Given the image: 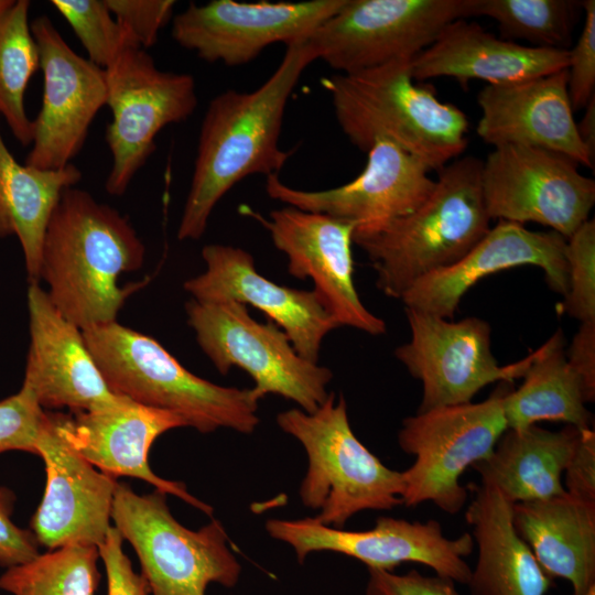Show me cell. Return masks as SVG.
Masks as SVG:
<instances>
[{"instance_id": "1", "label": "cell", "mask_w": 595, "mask_h": 595, "mask_svg": "<svg viewBox=\"0 0 595 595\" xmlns=\"http://www.w3.org/2000/svg\"><path fill=\"white\" fill-rule=\"evenodd\" d=\"M316 60L305 40L286 45L270 77L252 91L226 90L203 118L191 186L177 230L199 239L216 204L249 175L278 174L290 153L280 148L285 107L303 72Z\"/></svg>"}, {"instance_id": "2", "label": "cell", "mask_w": 595, "mask_h": 595, "mask_svg": "<svg viewBox=\"0 0 595 595\" xmlns=\"http://www.w3.org/2000/svg\"><path fill=\"white\" fill-rule=\"evenodd\" d=\"M145 247L129 219L88 192L66 188L46 227L40 280L60 313L82 331L117 322L136 290L119 286L140 269Z\"/></svg>"}, {"instance_id": "3", "label": "cell", "mask_w": 595, "mask_h": 595, "mask_svg": "<svg viewBox=\"0 0 595 595\" xmlns=\"http://www.w3.org/2000/svg\"><path fill=\"white\" fill-rule=\"evenodd\" d=\"M482 163L473 155L451 161L439 170L431 195L413 213L354 230L353 241L368 256L385 295L400 300L418 280L458 261L488 232Z\"/></svg>"}, {"instance_id": "4", "label": "cell", "mask_w": 595, "mask_h": 595, "mask_svg": "<svg viewBox=\"0 0 595 595\" xmlns=\"http://www.w3.org/2000/svg\"><path fill=\"white\" fill-rule=\"evenodd\" d=\"M411 61L337 74L323 85L342 131L356 148L367 153L376 141L388 140L439 171L465 151L469 123L432 86L414 80Z\"/></svg>"}, {"instance_id": "5", "label": "cell", "mask_w": 595, "mask_h": 595, "mask_svg": "<svg viewBox=\"0 0 595 595\" xmlns=\"http://www.w3.org/2000/svg\"><path fill=\"white\" fill-rule=\"evenodd\" d=\"M83 335L115 394L175 413L202 433L226 428L249 434L259 424L251 388L224 387L192 374L156 339L117 322Z\"/></svg>"}, {"instance_id": "6", "label": "cell", "mask_w": 595, "mask_h": 595, "mask_svg": "<svg viewBox=\"0 0 595 595\" xmlns=\"http://www.w3.org/2000/svg\"><path fill=\"white\" fill-rule=\"evenodd\" d=\"M282 431L304 447L309 466L300 486L304 506L314 519L343 528L365 510H391L402 505V472L386 466L353 432L343 394L329 392L314 411L290 409L277 415Z\"/></svg>"}, {"instance_id": "7", "label": "cell", "mask_w": 595, "mask_h": 595, "mask_svg": "<svg viewBox=\"0 0 595 595\" xmlns=\"http://www.w3.org/2000/svg\"><path fill=\"white\" fill-rule=\"evenodd\" d=\"M111 519L134 549L152 595H205L212 583L230 588L239 581L241 565L221 522L213 519L196 531L185 528L158 489L138 495L118 483Z\"/></svg>"}, {"instance_id": "8", "label": "cell", "mask_w": 595, "mask_h": 595, "mask_svg": "<svg viewBox=\"0 0 595 595\" xmlns=\"http://www.w3.org/2000/svg\"><path fill=\"white\" fill-rule=\"evenodd\" d=\"M511 385L499 382L480 402L435 408L402 420L398 443L414 456L402 472V505L432 502L448 515L464 508L468 490L461 477L493 453L508 429L504 399Z\"/></svg>"}, {"instance_id": "9", "label": "cell", "mask_w": 595, "mask_h": 595, "mask_svg": "<svg viewBox=\"0 0 595 595\" xmlns=\"http://www.w3.org/2000/svg\"><path fill=\"white\" fill-rule=\"evenodd\" d=\"M185 310L197 344L217 371L226 375L232 367L246 371L259 400L281 396L307 413L326 400L333 372L304 359L274 323L256 321L245 304L232 300L192 299Z\"/></svg>"}, {"instance_id": "10", "label": "cell", "mask_w": 595, "mask_h": 595, "mask_svg": "<svg viewBox=\"0 0 595 595\" xmlns=\"http://www.w3.org/2000/svg\"><path fill=\"white\" fill-rule=\"evenodd\" d=\"M473 0H345L305 40L316 60L354 74L413 60L451 22L470 17Z\"/></svg>"}, {"instance_id": "11", "label": "cell", "mask_w": 595, "mask_h": 595, "mask_svg": "<svg viewBox=\"0 0 595 595\" xmlns=\"http://www.w3.org/2000/svg\"><path fill=\"white\" fill-rule=\"evenodd\" d=\"M105 72L111 110L106 142L112 156L106 191L119 196L154 152L158 133L194 112L196 85L190 74L159 69L136 44L127 46Z\"/></svg>"}, {"instance_id": "12", "label": "cell", "mask_w": 595, "mask_h": 595, "mask_svg": "<svg viewBox=\"0 0 595 595\" xmlns=\"http://www.w3.org/2000/svg\"><path fill=\"white\" fill-rule=\"evenodd\" d=\"M480 185L490 220L537 223L565 239L595 204V182L574 161L532 147L494 148L482 163Z\"/></svg>"}, {"instance_id": "13", "label": "cell", "mask_w": 595, "mask_h": 595, "mask_svg": "<svg viewBox=\"0 0 595 595\" xmlns=\"http://www.w3.org/2000/svg\"><path fill=\"white\" fill-rule=\"evenodd\" d=\"M410 339L394 349L396 358L422 383L416 412L472 402L486 386L522 378L534 350L499 366L491 351V327L483 318L453 322L404 307Z\"/></svg>"}, {"instance_id": "14", "label": "cell", "mask_w": 595, "mask_h": 595, "mask_svg": "<svg viewBox=\"0 0 595 595\" xmlns=\"http://www.w3.org/2000/svg\"><path fill=\"white\" fill-rule=\"evenodd\" d=\"M266 530L291 545L301 564L312 552L331 551L354 558L368 569L393 571L403 563L422 564L465 585L472 573L465 560L475 548L472 534L448 538L433 519L421 522L382 516L372 528L360 531L324 526L311 517L269 519Z\"/></svg>"}, {"instance_id": "15", "label": "cell", "mask_w": 595, "mask_h": 595, "mask_svg": "<svg viewBox=\"0 0 595 595\" xmlns=\"http://www.w3.org/2000/svg\"><path fill=\"white\" fill-rule=\"evenodd\" d=\"M344 3L345 0L192 2L173 17L172 36L180 46L208 63L239 66L271 44L306 40Z\"/></svg>"}, {"instance_id": "16", "label": "cell", "mask_w": 595, "mask_h": 595, "mask_svg": "<svg viewBox=\"0 0 595 595\" xmlns=\"http://www.w3.org/2000/svg\"><path fill=\"white\" fill-rule=\"evenodd\" d=\"M31 31L44 83L25 164L63 169L80 152L93 120L107 105L106 72L73 51L48 17L34 19Z\"/></svg>"}, {"instance_id": "17", "label": "cell", "mask_w": 595, "mask_h": 595, "mask_svg": "<svg viewBox=\"0 0 595 595\" xmlns=\"http://www.w3.org/2000/svg\"><path fill=\"white\" fill-rule=\"evenodd\" d=\"M415 156L388 140H378L367 152L361 173L350 182L327 190L294 188L278 174L266 178L270 198L301 210L325 214L369 229L408 216L431 195L435 180Z\"/></svg>"}, {"instance_id": "18", "label": "cell", "mask_w": 595, "mask_h": 595, "mask_svg": "<svg viewBox=\"0 0 595 595\" xmlns=\"http://www.w3.org/2000/svg\"><path fill=\"white\" fill-rule=\"evenodd\" d=\"M260 221L286 256L288 272L313 281V291L337 326L375 336L386 333V322L366 309L354 283L355 224L292 206L272 210Z\"/></svg>"}, {"instance_id": "19", "label": "cell", "mask_w": 595, "mask_h": 595, "mask_svg": "<svg viewBox=\"0 0 595 595\" xmlns=\"http://www.w3.org/2000/svg\"><path fill=\"white\" fill-rule=\"evenodd\" d=\"M35 448L46 474L43 498L30 521L37 543L48 550L69 544L98 547L111 527L117 478L75 452L51 412H45Z\"/></svg>"}, {"instance_id": "20", "label": "cell", "mask_w": 595, "mask_h": 595, "mask_svg": "<svg viewBox=\"0 0 595 595\" xmlns=\"http://www.w3.org/2000/svg\"><path fill=\"white\" fill-rule=\"evenodd\" d=\"M202 257L205 271L183 284L194 300L251 305L288 335L304 359L318 361L324 337L338 326L313 290L281 285L261 275L253 257L238 247L206 245Z\"/></svg>"}, {"instance_id": "21", "label": "cell", "mask_w": 595, "mask_h": 595, "mask_svg": "<svg viewBox=\"0 0 595 595\" xmlns=\"http://www.w3.org/2000/svg\"><path fill=\"white\" fill-rule=\"evenodd\" d=\"M30 346L22 388L43 409L69 412L104 409L120 403L104 379L83 335L65 318L37 282L28 289Z\"/></svg>"}, {"instance_id": "22", "label": "cell", "mask_w": 595, "mask_h": 595, "mask_svg": "<svg viewBox=\"0 0 595 595\" xmlns=\"http://www.w3.org/2000/svg\"><path fill=\"white\" fill-rule=\"evenodd\" d=\"M566 239L560 234L529 230L498 220L455 263L418 280L402 296L404 307L452 320L464 294L480 279L519 266L543 270L551 290L567 292Z\"/></svg>"}, {"instance_id": "23", "label": "cell", "mask_w": 595, "mask_h": 595, "mask_svg": "<svg viewBox=\"0 0 595 595\" xmlns=\"http://www.w3.org/2000/svg\"><path fill=\"white\" fill-rule=\"evenodd\" d=\"M51 416L67 444L99 470L115 478L145 480L206 515L213 513V508L192 496L183 483L159 477L150 468L153 442L172 429L187 426L180 415L125 398L112 407L67 414L51 412Z\"/></svg>"}, {"instance_id": "24", "label": "cell", "mask_w": 595, "mask_h": 595, "mask_svg": "<svg viewBox=\"0 0 595 595\" xmlns=\"http://www.w3.org/2000/svg\"><path fill=\"white\" fill-rule=\"evenodd\" d=\"M477 104L482 111L477 134L494 148H539L594 167V158L577 133L566 68L531 79L486 85L477 95Z\"/></svg>"}, {"instance_id": "25", "label": "cell", "mask_w": 595, "mask_h": 595, "mask_svg": "<svg viewBox=\"0 0 595 595\" xmlns=\"http://www.w3.org/2000/svg\"><path fill=\"white\" fill-rule=\"evenodd\" d=\"M569 50L534 47L497 37L479 24L458 19L411 61L414 80L452 77L465 86L531 79L567 68Z\"/></svg>"}, {"instance_id": "26", "label": "cell", "mask_w": 595, "mask_h": 595, "mask_svg": "<svg viewBox=\"0 0 595 595\" xmlns=\"http://www.w3.org/2000/svg\"><path fill=\"white\" fill-rule=\"evenodd\" d=\"M465 511L477 548L472 595H547L552 578L543 571L512 523V505L494 486L473 487Z\"/></svg>"}, {"instance_id": "27", "label": "cell", "mask_w": 595, "mask_h": 595, "mask_svg": "<svg viewBox=\"0 0 595 595\" xmlns=\"http://www.w3.org/2000/svg\"><path fill=\"white\" fill-rule=\"evenodd\" d=\"M512 523L543 571L569 581L573 595L595 585V504L566 493L517 502Z\"/></svg>"}, {"instance_id": "28", "label": "cell", "mask_w": 595, "mask_h": 595, "mask_svg": "<svg viewBox=\"0 0 595 595\" xmlns=\"http://www.w3.org/2000/svg\"><path fill=\"white\" fill-rule=\"evenodd\" d=\"M582 430L550 431L536 425L507 429L493 453L472 467L482 484L497 488L511 504L565 493L562 476Z\"/></svg>"}, {"instance_id": "29", "label": "cell", "mask_w": 595, "mask_h": 595, "mask_svg": "<svg viewBox=\"0 0 595 595\" xmlns=\"http://www.w3.org/2000/svg\"><path fill=\"white\" fill-rule=\"evenodd\" d=\"M82 176L72 163L57 170L20 164L0 131V237H18L30 282L40 281L44 236L61 195Z\"/></svg>"}, {"instance_id": "30", "label": "cell", "mask_w": 595, "mask_h": 595, "mask_svg": "<svg viewBox=\"0 0 595 595\" xmlns=\"http://www.w3.org/2000/svg\"><path fill=\"white\" fill-rule=\"evenodd\" d=\"M522 378L521 386L511 388L504 399L508 429H524L541 421L592 429L593 415L586 408L582 383L567 363L561 328L534 350Z\"/></svg>"}, {"instance_id": "31", "label": "cell", "mask_w": 595, "mask_h": 595, "mask_svg": "<svg viewBox=\"0 0 595 595\" xmlns=\"http://www.w3.org/2000/svg\"><path fill=\"white\" fill-rule=\"evenodd\" d=\"M30 1L18 0L0 17V115L24 147L33 140V120L24 107L26 86L40 67L29 22Z\"/></svg>"}, {"instance_id": "32", "label": "cell", "mask_w": 595, "mask_h": 595, "mask_svg": "<svg viewBox=\"0 0 595 595\" xmlns=\"http://www.w3.org/2000/svg\"><path fill=\"white\" fill-rule=\"evenodd\" d=\"M582 12L583 1L575 0H473L470 17L495 20L501 39L528 41L534 47L570 50Z\"/></svg>"}, {"instance_id": "33", "label": "cell", "mask_w": 595, "mask_h": 595, "mask_svg": "<svg viewBox=\"0 0 595 595\" xmlns=\"http://www.w3.org/2000/svg\"><path fill=\"white\" fill-rule=\"evenodd\" d=\"M98 548L69 544L9 567L0 588L11 595H95L99 572Z\"/></svg>"}, {"instance_id": "34", "label": "cell", "mask_w": 595, "mask_h": 595, "mask_svg": "<svg viewBox=\"0 0 595 595\" xmlns=\"http://www.w3.org/2000/svg\"><path fill=\"white\" fill-rule=\"evenodd\" d=\"M51 4L72 26L88 60L102 69L110 67L127 46L138 45L105 0H52Z\"/></svg>"}, {"instance_id": "35", "label": "cell", "mask_w": 595, "mask_h": 595, "mask_svg": "<svg viewBox=\"0 0 595 595\" xmlns=\"http://www.w3.org/2000/svg\"><path fill=\"white\" fill-rule=\"evenodd\" d=\"M567 292L560 312L583 322L595 321V220L583 223L567 239Z\"/></svg>"}, {"instance_id": "36", "label": "cell", "mask_w": 595, "mask_h": 595, "mask_svg": "<svg viewBox=\"0 0 595 595\" xmlns=\"http://www.w3.org/2000/svg\"><path fill=\"white\" fill-rule=\"evenodd\" d=\"M35 398L22 388L0 401V454L23 451L36 454V441L45 418Z\"/></svg>"}, {"instance_id": "37", "label": "cell", "mask_w": 595, "mask_h": 595, "mask_svg": "<svg viewBox=\"0 0 595 595\" xmlns=\"http://www.w3.org/2000/svg\"><path fill=\"white\" fill-rule=\"evenodd\" d=\"M582 32L569 50L567 93L573 111L595 97V1H583Z\"/></svg>"}, {"instance_id": "38", "label": "cell", "mask_w": 595, "mask_h": 595, "mask_svg": "<svg viewBox=\"0 0 595 595\" xmlns=\"http://www.w3.org/2000/svg\"><path fill=\"white\" fill-rule=\"evenodd\" d=\"M110 12L143 50L156 43L159 32L173 19V0H105Z\"/></svg>"}, {"instance_id": "39", "label": "cell", "mask_w": 595, "mask_h": 595, "mask_svg": "<svg viewBox=\"0 0 595 595\" xmlns=\"http://www.w3.org/2000/svg\"><path fill=\"white\" fill-rule=\"evenodd\" d=\"M366 595H459L455 582L439 575H423L416 570L405 574L368 569Z\"/></svg>"}, {"instance_id": "40", "label": "cell", "mask_w": 595, "mask_h": 595, "mask_svg": "<svg viewBox=\"0 0 595 595\" xmlns=\"http://www.w3.org/2000/svg\"><path fill=\"white\" fill-rule=\"evenodd\" d=\"M122 542L119 531L110 527L106 539L97 547L106 570L107 595H150L145 578L133 571Z\"/></svg>"}, {"instance_id": "41", "label": "cell", "mask_w": 595, "mask_h": 595, "mask_svg": "<svg viewBox=\"0 0 595 595\" xmlns=\"http://www.w3.org/2000/svg\"><path fill=\"white\" fill-rule=\"evenodd\" d=\"M14 502L13 491L0 486V566L6 569L24 564L39 554V543L33 532L11 520Z\"/></svg>"}, {"instance_id": "42", "label": "cell", "mask_w": 595, "mask_h": 595, "mask_svg": "<svg viewBox=\"0 0 595 595\" xmlns=\"http://www.w3.org/2000/svg\"><path fill=\"white\" fill-rule=\"evenodd\" d=\"M566 494L595 504V432L582 430L562 476Z\"/></svg>"}, {"instance_id": "43", "label": "cell", "mask_w": 595, "mask_h": 595, "mask_svg": "<svg viewBox=\"0 0 595 595\" xmlns=\"http://www.w3.org/2000/svg\"><path fill=\"white\" fill-rule=\"evenodd\" d=\"M566 359L578 377L587 403L595 401V321L581 323L570 346Z\"/></svg>"}, {"instance_id": "44", "label": "cell", "mask_w": 595, "mask_h": 595, "mask_svg": "<svg viewBox=\"0 0 595 595\" xmlns=\"http://www.w3.org/2000/svg\"><path fill=\"white\" fill-rule=\"evenodd\" d=\"M585 111L580 122H576L577 133L589 152L595 156V97L584 107Z\"/></svg>"}, {"instance_id": "45", "label": "cell", "mask_w": 595, "mask_h": 595, "mask_svg": "<svg viewBox=\"0 0 595 595\" xmlns=\"http://www.w3.org/2000/svg\"><path fill=\"white\" fill-rule=\"evenodd\" d=\"M13 0H0V17L13 4Z\"/></svg>"}, {"instance_id": "46", "label": "cell", "mask_w": 595, "mask_h": 595, "mask_svg": "<svg viewBox=\"0 0 595 595\" xmlns=\"http://www.w3.org/2000/svg\"><path fill=\"white\" fill-rule=\"evenodd\" d=\"M583 595H595V585H593L586 593Z\"/></svg>"}]
</instances>
